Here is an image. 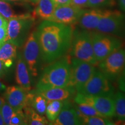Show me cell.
I'll return each mask as SVG.
<instances>
[{"instance_id": "cell-35", "label": "cell", "mask_w": 125, "mask_h": 125, "mask_svg": "<svg viewBox=\"0 0 125 125\" xmlns=\"http://www.w3.org/2000/svg\"><path fill=\"white\" fill-rule=\"evenodd\" d=\"M4 1H7V2H13V3H17V4H20V3H23L27 1V0H4Z\"/></svg>"}, {"instance_id": "cell-1", "label": "cell", "mask_w": 125, "mask_h": 125, "mask_svg": "<svg viewBox=\"0 0 125 125\" xmlns=\"http://www.w3.org/2000/svg\"><path fill=\"white\" fill-rule=\"evenodd\" d=\"M75 28L73 25L43 20L37 28L41 60L49 64L69 52Z\"/></svg>"}, {"instance_id": "cell-34", "label": "cell", "mask_w": 125, "mask_h": 125, "mask_svg": "<svg viewBox=\"0 0 125 125\" xmlns=\"http://www.w3.org/2000/svg\"><path fill=\"white\" fill-rule=\"evenodd\" d=\"M118 2L121 9L125 12V0H119Z\"/></svg>"}, {"instance_id": "cell-12", "label": "cell", "mask_w": 125, "mask_h": 125, "mask_svg": "<svg viewBox=\"0 0 125 125\" xmlns=\"http://www.w3.org/2000/svg\"><path fill=\"white\" fill-rule=\"evenodd\" d=\"M31 95L32 93L26 92L19 86H11L6 89L4 98L13 110H18L29 107Z\"/></svg>"}, {"instance_id": "cell-19", "label": "cell", "mask_w": 125, "mask_h": 125, "mask_svg": "<svg viewBox=\"0 0 125 125\" xmlns=\"http://www.w3.org/2000/svg\"><path fill=\"white\" fill-rule=\"evenodd\" d=\"M17 56V46L10 41H7L0 46V60L4 67L9 68Z\"/></svg>"}, {"instance_id": "cell-26", "label": "cell", "mask_w": 125, "mask_h": 125, "mask_svg": "<svg viewBox=\"0 0 125 125\" xmlns=\"http://www.w3.org/2000/svg\"><path fill=\"white\" fill-rule=\"evenodd\" d=\"M27 125V118L23 109L14 110L10 125Z\"/></svg>"}, {"instance_id": "cell-33", "label": "cell", "mask_w": 125, "mask_h": 125, "mask_svg": "<svg viewBox=\"0 0 125 125\" xmlns=\"http://www.w3.org/2000/svg\"><path fill=\"white\" fill-rule=\"evenodd\" d=\"M8 27V21L5 18L0 15V27Z\"/></svg>"}, {"instance_id": "cell-4", "label": "cell", "mask_w": 125, "mask_h": 125, "mask_svg": "<svg viewBox=\"0 0 125 125\" xmlns=\"http://www.w3.org/2000/svg\"><path fill=\"white\" fill-rule=\"evenodd\" d=\"M90 32L94 54L98 62L123 46L122 39L115 36L96 31Z\"/></svg>"}, {"instance_id": "cell-28", "label": "cell", "mask_w": 125, "mask_h": 125, "mask_svg": "<svg viewBox=\"0 0 125 125\" xmlns=\"http://www.w3.org/2000/svg\"><path fill=\"white\" fill-rule=\"evenodd\" d=\"M14 112L11 106L7 103H5L1 108V112L5 125H10V120Z\"/></svg>"}, {"instance_id": "cell-15", "label": "cell", "mask_w": 125, "mask_h": 125, "mask_svg": "<svg viewBox=\"0 0 125 125\" xmlns=\"http://www.w3.org/2000/svg\"><path fill=\"white\" fill-rule=\"evenodd\" d=\"M104 10L98 8L84 9L77 23L83 30L88 31H96Z\"/></svg>"}, {"instance_id": "cell-16", "label": "cell", "mask_w": 125, "mask_h": 125, "mask_svg": "<svg viewBox=\"0 0 125 125\" xmlns=\"http://www.w3.org/2000/svg\"><path fill=\"white\" fill-rule=\"evenodd\" d=\"M35 93L42 95L47 100L65 101L75 96L76 91L74 87L65 86L53 87Z\"/></svg>"}, {"instance_id": "cell-23", "label": "cell", "mask_w": 125, "mask_h": 125, "mask_svg": "<svg viewBox=\"0 0 125 125\" xmlns=\"http://www.w3.org/2000/svg\"><path fill=\"white\" fill-rule=\"evenodd\" d=\"M48 100L40 94L35 93L31 95L29 106L37 113L41 115L45 114Z\"/></svg>"}, {"instance_id": "cell-5", "label": "cell", "mask_w": 125, "mask_h": 125, "mask_svg": "<svg viewBox=\"0 0 125 125\" xmlns=\"http://www.w3.org/2000/svg\"><path fill=\"white\" fill-rule=\"evenodd\" d=\"M76 91L84 95L94 96H112L115 94V88L109 81L97 68L88 81L76 89Z\"/></svg>"}, {"instance_id": "cell-37", "label": "cell", "mask_w": 125, "mask_h": 125, "mask_svg": "<svg viewBox=\"0 0 125 125\" xmlns=\"http://www.w3.org/2000/svg\"><path fill=\"white\" fill-rule=\"evenodd\" d=\"M5 103H6L4 97H0V109H1L2 106L4 105Z\"/></svg>"}, {"instance_id": "cell-13", "label": "cell", "mask_w": 125, "mask_h": 125, "mask_svg": "<svg viewBox=\"0 0 125 125\" xmlns=\"http://www.w3.org/2000/svg\"><path fill=\"white\" fill-rule=\"evenodd\" d=\"M84 9L78 8L71 5L56 7L50 21L68 25L77 23Z\"/></svg>"}, {"instance_id": "cell-22", "label": "cell", "mask_w": 125, "mask_h": 125, "mask_svg": "<svg viewBox=\"0 0 125 125\" xmlns=\"http://www.w3.org/2000/svg\"><path fill=\"white\" fill-rule=\"evenodd\" d=\"M0 15L7 20L15 18H27L32 16L30 13H16L12 8L11 5L4 0H0Z\"/></svg>"}, {"instance_id": "cell-25", "label": "cell", "mask_w": 125, "mask_h": 125, "mask_svg": "<svg viewBox=\"0 0 125 125\" xmlns=\"http://www.w3.org/2000/svg\"><path fill=\"white\" fill-rule=\"evenodd\" d=\"M74 107L78 112H79L82 115L87 116H101L100 115L93 107L85 103H74Z\"/></svg>"}, {"instance_id": "cell-18", "label": "cell", "mask_w": 125, "mask_h": 125, "mask_svg": "<svg viewBox=\"0 0 125 125\" xmlns=\"http://www.w3.org/2000/svg\"><path fill=\"white\" fill-rule=\"evenodd\" d=\"M32 16L43 20H49L52 16L56 5L53 0H37Z\"/></svg>"}, {"instance_id": "cell-21", "label": "cell", "mask_w": 125, "mask_h": 125, "mask_svg": "<svg viewBox=\"0 0 125 125\" xmlns=\"http://www.w3.org/2000/svg\"><path fill=\"white\" fill-rule=\"evenodd\" d=\"M64 103V101L48 100L45 114L48 121L51 123L55 121L63 107Z\"/></svg>"}, {"instance_id": "cell-40", "label": "cell", "mask_w": 125, "mask_h": 125, "mask_svg": "<svg viewBox=\"0 0 125 125\" xmlns=\"http://www.w3.org/2000/svg\"><path fill=\"white\" fill-rule=\"evenodd\" d=\"M27 1H31V2L35 3L37 1V0H27Z\"/></svg>"}, {"instance_id": "cell-42", "label": "cell", "mask_w": 125, "mask_h": 125, "mask_svg": "<svg viewBox=\"0 0 125 125\" xmlns=\"http://www.w3.org/2000/svg\"><path fill=\"white\" fill-rule=\"evenodd\" d=\"M3 43H4V42H3ZM2 42H0V46H1V45H2Z\"/></svg>"}, {"instance_id": "cell-3", "label": "cell", "mask_w": 125, "mask_h": 125, "mask_svg": "<svg viewBox=\"0 0 125 125\" xmlns=\"http://www.w3.org/2000/svg\"><path fill=\"white\" fill-rule=\"evenodd\" d=\"M72 57L97 66L98 62L95 57L92 46L90 31L74 30L73 40L69 51Z\"/></svg>"}, {"instance_id": "cell-2", "label": "cell", "mask_w": 125, "mask_h": 125, "mask_svg": "<svg viewBox=\"0 0 125 125\" xmlns=\"http://www.w3.org/2000/svg\"><path fill=\"white\" fill-rule=\"evenodd\" d=\"M71 57L65 55L45 67L37 83L36 92L49 88L68 86Z\"/></svg>"}, {"instance_id": "cell-36", "label": "cell", "mask_w": 125, "mask_h": 125, "mask_svg": "<svg viewBox=\"0 0 125 125\" xmlns=\"http://www.w3.org/2000/svg\"><path fill=\"white\" fill-rule=\"evenodd\" d=\"M4 65L3 64L2 62L0 60V76H2V75L4 73Z\"/></svg>"}, {"instance_id": "cell-31", "label": "cell", "mask_w": 125, "mask_h": 125, "mask_svg": "<svg viewBox=\"0 0 125 125\" xmlns=\"http://www.w3.org/2000/svg\"><path fill=\"white\" fill-rule=\"evenodd\" d=\"M7 36V28L0 27V42H4Z\"/></svg>"}, {"instance_id": "cell-10", "label": "cell", "mask_w": 125, "mask_h": 125, "mask_svg": "<svg viewBox=\"0 0 125 125\" xmlns=\"http://www.w3.org/2000/svg\"><path fill=\"white\" fill-rule=\"evenodd\" d=\"M34 19L35 18L31 16L27 18L9 20L8 23L7 36L5 41H10L17 46H21L27 38L28 32L32 26Z\"/></svg>"}, {"instance_id": "cell-6", "label": "cell", "mask_w": 125, "mask_h": 125, "mask_svg": "<svg viewBox=\"0 0 125 125\" xmlns=\"http://www.w3.org/2000/svg\"><path fill=\"white\" fill-rule=\"evenodd\" d=\"M96 31L125 39V15L117 10H104Z\"/></svg>"}, {"instance_id": "cell-41", "label": "cell", "mask_w": 125, "mask_h": 125, "mask_svg": "<svg viewBox=\"0 0 125 125\" xmlns=\"http://www.w3.org/2000/svg\"><path fill=\"white\" fill-rule=\"evenodd\" d=\"M122 125H125V121H124V122H122Z\"/></svg>"}, {"instance_id": "cell-8", "label": "cell", "mask_w": 125, "mask_h": 125, "mask_svg": "<svg viewBox=\"0 0 125 125\" xmlns=\"http://www.w3.org/2000/svg\"><path fill=\"white\" fill-rule=\"evenodd\" d=\"M74 103H85L92 107L103 116L111 118L115 116L114 95L112 96H94L84 95L76 92Z\"/></svg>"}, {"instance_id": "cell-20", "label": "cell", "mask_w": 125, "mask_h": 125, "mask_svg": "<svg viewBox=\"0 0 125 125\" xmlns=\"http://www.w3.org/2000/svg\"><path fill=\"white\" fill-rule=\"evenodd\" d=\"M115 116L120 122L125 121V93L118 92L114 94Z\"/></svg>"}, {"instance_id": "cell-38", "label": "cell", "mask_w": 125, "mask_h": 125, "mask_svg": "<svg viewBox=\"0 0 125 125\" xmlns=\"http://www.w3.org/2000/svg\"><path fill=\"white\" fill-rule=\"evenodd\" d=\"M6 89V86L0 81V92Z\"/></svg>"}, {"instance_id": "cell-14", "label": "cell", "mask_w": 125, "mask_h": 125, "mask_svg": "<svg viewBox=\"0 0 125 125\" xmlns=\"http://www.w3.org/2000/svg\"><path fill=\"white\" fill-rule=\"evenodd\" d=\"M53 125H82V120L79 118L76 109L72 105L69 100L64 101L63 107L58 116L53 122Z\"/></svg>"}, {"instance_id": "cell-9", "label": "cell", "mask_w": 125, "mask_h": 125, "mask_svg": "<svg viewBox=\"0 0 125 125\" xmlns=\"http://www.w3.org/2000/svg\"><path fill=\"white\" fill-rule=\"evenodd\" d=\"M23 57L31 76L36 78L38 75L40 62L41 59L36 31H32L28 35L23 47Z\"/></svg>"}, {"instance_id": "cell-27", "label": "cell", "mask_w": 125, "mask_h": 125, "mask_svg": "<svg viewBox=\"0 0 125 125\" xmlns=\"http://www.w3.org/2000/svg\"><path fill=\"white\" fill-rule=\"evenodd\" d=\"M116 0H88V7L90 8L114 7L116 5Z\"/></svg>"}, {"instance_id": "cell-29", "label": "cell", "mask_w": 125, "mask_h": 125, "mask_svg": "<svg viewBox=\"0 0 125 125\" xmlns=\"http://www.w3.org/2000/svg\"><path fill=\"white\" fill-rule=\"evenodd\" d=\"M70 5L78 8L84 9L88 7V0H71Z\"/></svg>"}, {"instance_id": "cell-17", "label": "cell", "mask_w": 125, "mask_h": 125, "mask_svg": "<svg viewBox=\"0 0 125 125\" xmlns=\"http://www.w3.org/2000/svg\"><path fill=\"white\" fill-rule=\"evenodd\" d=\"M16 81L19 87L26 92L31 91V75L29 70L23 59V56L19 54L16 68Z\"/></svg>"}, {"instance_id": "cell-39", "label": "cell", "mask_w": 125, "mask_h": 125, "mask_svg": "<svg viewBox=\"0 0 125 125\" xmlns=\"http://www.w3.org/2000/svg\"><path fill=\"white\" fill-rule=\"evenodd\" d=\"M5 125L4 120H3L2 115H1V109H0V125Z\"/></svg>"}, {"instance_id": "cell-11", "label": "cell", "mask_w": 125, "mask_h": 125, "mask_svg": "<svg viewBox=\"0 0 125 125\" xmlns=\"http://www.w3.org/2000/svg\"><path fill=\"white\" fill-rule=\"evenodd\" d=\"M97 68L92 64L79 59H71V72L68 86L76 89L85 84L94 74Z\"/></svg>"}, {"instance_id": "cell-7", "label": "cell", "mask_w": 125, "mask_h": 125, "mask_svg": "<svg viewBox=\"0 0 125 125\" xmlns=\"http://www.w3.org/2000/svg\"><path fill=\"white\" fill-rule=\"evenodd\" d=\"M125 65V48H119L98 62V70L111 82L118 81Z\"/></svg>"}, {"instance_id": "cell-24", "label": "cell", "mask_w": 125, "mask_h": 125, "mask_svg": "<svg viewBox=\"0 0 125 125\" xmlns=\"http://www.w3.org/2000/svg\"><path fill=\"white\" fill-rule=\"evenodd\" d=\"M77 113L79 118L82 120L83 125H115L113 122L109 120L108 118L101 116H87L82 115L78 112Z\"/></svg>"}, {"instance_id": "cell-30", "label": "cell", "mask_w": 125, "mask_h": 125, "mask_svg": "<svg viewBox=\"0 0 125 125\" xmlns=\"http://www.w3.org/2000/svg\"><path fill=\"white\" fill-rule=\"evenodd\" d=\"M118 84L119 90L125 93V65L121 75L118 79Z\"/></svg>"}, {"instance_id": "cell-32", "label": "cell", "mask_w": 125, "mask_h": 125, "mask_svg": "<svg viewBox=\"0 0 125 125\" xmlns=\"http://www.w3.org/2000/svg\"><path fill=\"white\" fill-rule=\"evenodd\" d=\"M53 1L56 7L70 5L71 2V0H53Z\"/></svg>"}]
</instances>
